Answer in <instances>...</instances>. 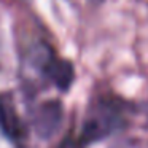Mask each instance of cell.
<instances>
[{
	"label": "cell",
	"instance_id": "obj_4",
	"mask_svg": "<svg viewBox=\"0 0 148 148\" xmlns=\"http://www.w3.org/2000/svg\"><path fill=\"white\" fill-rule=\"evenodd\" d=\"M0 135L14 145H23L27 137V127L8 94H0Z\"/></svg>",
	"mask_w": 148,
	"mask_h": 148
},
{
	"label": "cell",
	"instance_id": "obj_3",
	"mask_svg": "<svg viewBox=\"0 0 148 148\" xmlns=\"http://www.w3.org/2000/svg\"><path fill=\"white\" fill-rule=\"evenodd\" d=\"M32 129L40 138H49L62 124V103L58 99H49L40 103L32 112Z\"/></svg>",
	"mask_w": 148,
	"mask_h": 148
},
{
	"label": "cell",
	"instance_id": "obj_1",
	"mask_svg": "<svg viewBox=\"0 0 148 148\" xmlns=\"http://www.w3.org/2000/svg\"><path fill=\"white\" fill-rule=\"evenodd\" d=\"M126 124V107L123 100L115 97H100L89 107L83 124L80 137L77 138L81 148L89 143L112 135Z\"/></svg>",
	"mask_w": 148,
	"mask_h": 148
},
{
	"label": "cell",
	"instance_id": "obj_2",
	"mask_svg": "<svg viewBox=\"0 0 148 148\" xmlns=\"http://www.w3.org/2000/svg\"><path fill=\"white\" fill-rule=\"evenodd\" d=\"M29 65L45 80L51 81L59 91H69L75 80L73 64L56 56L53 48L45 42H37L27 53Z\"/></svg>",
	"mask_w": 148,
	"mask_h": 148
}]
</instances>
